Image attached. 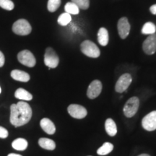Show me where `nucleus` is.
<instances>
[{
    "mask_svg": "<svg viewBox=\"0 0 156 156\" xmlns=\"http://www.w3.org/2000/svg\"><path fill=\"white\" fill-rule=\"evenodd\" d=\"M156 32V26L153 23L147 22L143 25L142 28V34L144 35L155 34Z\"/></svg>",
    "mask_w": 156,
    "mask_h": 156,
    "instance_id": "412c9836",
    "label": "nucleus"
},
{
    "mask_svg": "<svg viewBox=\"0 0 156 156\" xmlns=\"http://www.w3.org/2000/svg\"><path fill=\"white\" fill-rule=\"evenodd\" d=\"M142 126L145 130L149 132L156 129V111H153L142 119Z\"/></svg>",
    "mask_w": 156,
    "mask_h": 156,
    "instance_id": "6e6552de",
    "label": "nucleus"
},
{
    "mask_svg": "<svg viewBox=\"0 0 156 156\" xmlns=\"http://www.w3.org/2000/svg\"><path fill=\"white\" fill-rule=\"evenodd\" d=\"M12 30L15 34L20 36H27L30 34L32 28L28 21L25 19L17 20L12 25Z\"/></svg>",
    "mask_w": 156,
    "mask_h": 156,
    "instance_id": "20e7f679",
    "label": "nucleus"
},
{
    "mask_svg": "<svg viewBox=\"0 0 156 156\" xmlns=\"http://www.w3.org/2000/svg\"><path fill=\"white\" fill-rule=\"evenodd\" d=\"M61 5V0H48L47 8L48 10L51 12H54L56 11Z\"/></svg>",
    "mask_w": 156,
    "mask_h": 156,
    "instance_id": "b1692460",
    "label": "nucleus"
},
{
    "mask_svg": "<svg viewBox=\"0 0 156 156\" xmlns=\"http://www.w3.org/2000/svg\"><path fill=\"white\" fill-rule=\"evenodd\" d=\"M132 76L128 73H125L122 75L117 80L116 85H115V90L117 93H123L126 91L130 84L132 83Z\"/></svg>",
    "mask_w": 156,
    "mask_h": 156,
    "instance_id": "0eeeda50",
    "label": "nucleus"
},
{
    "mask_svg": "<svg viewBox=\"0 0 156 156\" xmlns=\"http://www.w3.org/2000/svg\"><path fill=\"white\" fill-rule=\"evenodd\" d=\"M2 92V89H1V87H0V93Z\"/></svg>",
    "mask_w": 156,
    "mask_h": 156,
    "instance_id": "2f4dec72",
    "label": "nucleus"
},
{
    "mask_svg": "<svg viewBox=\"0 0 156 156\" xmlns=\"http://www.w3.org/2000/svg\"><path fill=\"white\" fill-rule=\"evenodd\" d=\"M150 11H151L152 14L156 15V4L151 6V8H150Z\"/></svg>",
    "mask_w": 156,
    "mask_h": 156,
    "instance_id": "c85d7f7f",
    "label": "nucleus"
},
{
    "mask_svg": "<svg viewBox=\"0 0 156 156\" xmlns=\"http://www.w3.org/2000/svg\"><path fill=\"white\" fill-rule=\"evenodd\" d=\"M38 145L40 147L48 151H54L56 148V144L54 140L48 138H40L38 140Z\"/></svg>",
    "mask_w": 156,
    "mask_h": 156,
    "instance_id": "f3484780",
    "label": "nucleus"
},
{
    "mask_svg": "<svg viewBox=\"0 0 156 156\" xmlns=\"http://www.w3.org/2000/svg\"><path fill=\"white\" fill-rule=\"evenodd\" d=\"M108 32L105 28H101L98 33V41L101 46H106L108 44Z\"/></svg>",
    "mask_w": 156,
    "mask_h": 156,
    "instance_id": "2eb2a0df",
    "label": "nucleus"
},
{
    "mask_svg": "<svg viewBox=\"0 0 156 156\" xmlns=\"http://www.w3.org/2000/svg\"><path fill=\"white\" fill-rule=\"evenodd\" d=\"M32 117V109L28 103L20 101L10 106V123L16 127L26 124Z\"/></svg>",
    "mask_w": 156,
    "mask_h": 156,
    "instance_id": "f257e3e1",
    "label": "nucleus"
},
{
    "mask_svg": "<svg viewBox=\"0 0 156 156\" xmlns=\"http://www.w3.org/2000/svg\"><path fill=\"white\" fill-rule=\"evenodd\" d=\"M28 141L26 140L23 139V138H17L12 143V146L14 149L17 151H25L27 147H28Z\"/></svg>",
    "mask_w": 156,
    "mask_h": 156,
    "instance_id": "6ab92c4d",
    "label": "nucleus"
},
{
    "mask_svg": "<svg viewBox=\"0 0 156 156\" xmlns=\"http://www.w3.org/2000/svg\"><path fill=\"white\" fill-rule=\"evenodd\" d=\"M66 12L69 13V15H77L80 12V9L75 3L73 2H67L64 7Z\"/></svg>",
    "mask_w": 156,
    "mask_h": 156,
    "instance_id": "4be33fe9",
    "label": "nucleus"
},
{
    "mask_svg": "<svg viewBox=\"0 0 156 156\" xmlns=\"http://www.w3.org/2000/svg\"><path fill=\"white\" fill-rule=\"evenodd\" d=\"M15 96L16 98H18L20 100H23V101H29L33 99V95L23 88L17 89V90L15 91Z\"/></svg>",
    "mask_w": 156,
    "mask_h": 156,
    "instance_id": "a211bd4d",
    "label": "nucleus"
},
{
    "mask_svg": "<svg viewBox=\"0 0 156 156\" xmlns=\"http://www.w3.org/2000/svg\"><path fill=\"white\" fill-rule=\"evenodd\" d=\"M41 127L48 134H54L56 132L55 125L53 122L48 118H44L40 122Z\"/></svg>",
    "mask_w": 156,
    "mask_h": 156,
    "instance_id": "ddd939ff",
    "label": "nucleus"
},
{
    "mask_svg": "<svg viewBox=\"0 0 156 156\" xmlns=\"http://www.w3.org/2000/svg\"><path fill=\"white\" fill-rule=\"evenodd\" d=\"M105 129L109 136H114L117 133V126L116 123L112 119H108L105 122Z\"/></svg>",
    "mask_w": 156,
    "mask_h": 156,
    "instance_id": "dca6fc26",
    "label": "nucleus"
},
{
    "mask_svg": "<svg viewBox=\"0 0 156 156\" xmlns=\"http://www.w3.org/2000/svg\"><path fill=\"white\" fill-rule=\"evenodd\" d=\"M144 52L147 55H153L156 51V34L150 35L142 45Z\"/></svg>",
    "mask_w": 156,
    "mask_h": 156,
    "instance_id": "9d476101",
    "label": "nucleus"
},
{
    "mask_svg": "<svg viewBox=\"0 0 156 156\" xmlns=\"http://www.w3.org/2000/svg\"><path fill=\"white\" fill-rule=\"evenodd\" d=\"M17 59L23 65L28 67H34L36 64V58L30 51L23 50L17 54Z\"/></svg>",
    "mask_w": 156,
    "mask_h": 156,
    "instance_id": "423d86ee",
    "label": "nucleus"
},
{
    "mask_svg": "<svg viewBox=\"0 0 156 156\" xmlns=\"http://www.w3.org/2000/svg\"><path fill=\"white\" fill-rule=\"evenodd\" d=\"M5 56H4L3 53L2 51H0V67H3L4 64H5Z\"/></svg>",
    "mask_w": 156,
    "mask_h": 156,
    "instance_id": "cd10ccee",
    "label": "nucleus"
},
{
    "mask_svg": "<svg viewBox=\"0 0 156 156\" xmlns=\"http://www.w3.org/2000/svg\"><path fill=\"white\" fill-rule=\"evenodd\" d=\"M11 77L15 80L20 82H28L30 80V75L29 74L25 73L24 71H21L19 69H14L11 72Z\"/></svg>",
    "mask_w": 156,
    "mask_h": 156,
    "instance_id": "4468645a",
    "label": "nucleus"
},
{
    "mask_svg": "<svg viewBox=\"0 0 156 156\" xmlns=\"http://www.w3.org/2000/svg\"><path fill=\"white\" fill-rule=\"evenodd\" d=\"M89 156H90V155H89Z\"/></svg>",
    "mask_w": 156,
    "mask_h": 156,
    "instance_id": "473e14b6",
    "label": "nucleus"
},
{
    "mask_svg": "<svg viewBox=\"0 0 156 156\" xmlns=\"http://www.w3.org/2000/svg\"><path fill=\"white\" fill-rule=\"evenodd\" d=\"M0 7L6 10H12L14 9V3L11 0H0Z\"/></svg>",
    "mask_w": 156,
    "mask_h": 156,
    "instance_id": "393cba45",
    "label": "nucleus"
},
{
    "mask_svg": "<svg viewBox=\"0 0 156 156\" xmlns=\"http://www.w3.org/2000/svg\"><path fill=\"white\" fill-rule=\"evenodd\" d=\"M138 156H151V155H148V154H141V155H140Z\"/></svg>",
    "mask_w": 156,
    "mask_h": 156,
    "instance_id": "7c9ffc66",
    "label": "nucleus"
},
{
    "mask_svg": "<svg viewBox=\"0 0 156 156\" xmlns=\"http://www.w3.org/2000/svg\"><path fill=\"white\" fill-rule=\"evenodd\" d=\"M117 28H118V32L121 38L125 39L129 36L130 32V24L129 23L128 19L125 17L119 19L118 25H117Z\"/></svg>",
    "mask_w": 156,
    "mask_h": 156,
    "instance_id": "f8f14e48",
    "label": "nucleus"
},
{
    "mask_svg": "<svg viewBox=\"0 0 156 156\" xmlns=\"http://www.w3.org/2000/svg\"><path fill=\"white\" fill-rule=\"evenodd\" d=\"M102 91V83L100 80H95L90 84L87 88V95L89 98L94 99L101 94Z\"/></svg>",
    "mask_w": 156,
    "mask_h": 156,
    "instance_id": "9b49d317",
    "label": "nucleus"
},
{
    "mask_svg": "<svg viewBox=\"0 0 156 156\" xmlns=\"http://www.w3.org/2000/svg\"><path fill=\"white\" fill-rule=\"evenodd\" d=\"M140 106V100L137 97H132L126 101L123 112L127 118H131L136 114Z\"/></svg>",
    "mask_w": 156,
    "mask_h": 156,
    "instance_id": "7ed1b4c3",
    "label": "nucleus"
},
{
    "mask_svg": "<svg viewBox=\"0 0 156 156\" xmlns=\"http://www.w3.org/2000/svg\"><path fill=\"white\" fill-rule=\"evenodd\" d=\"M57 21H58V24L62 25V26L67 25L72 21L71 15H69V13L64 12V13H63V14H62L61 15H60L59 17H58Z\"/></svg>",
    "mask_w": 156,
    "mask_h": 156,
    "instance_id": "5701e85b",
    "label": "nucleus"
},
{
    "mask_svg": "<svg viewBox=\"0 0 156 156\" xmlns=\"http://www.w3.org/2000/svg\"><path fill=\"white\" fill-rule=\"evenodd\" d=\"M59 62V58L53 48L48 47L46 48L44 55V64L45 65L50 69L56 68Z\"/></svg>",
    "mask_w": 156,
    "mask_h": 156,
    "instance_id": "39448f33",
    "label": "nucleus"
},
{
    "mask_svg": "<svg viewBox=\"0 0 156 156\" xmlns=\"http://www.w3.org/2000/svg\"><path fill=\"white\" fill-rule=\"evenodd\" d=\"M81 51L90 58H98L101 55V51L98 47L94 43L89 40H85L81 44Z\"/></svg>",
    "mask_w": 156,
    "mask_h": 156,
    "instance_id": "f03ea898",
    "label": "nucleus"
},
{
    "mask_svg": "<svg viewBox=\"0 0 156 156\" xmlns=\"http://www.w3.org/2000/svg\"><path fill=\"white\" fill-rule=\"evenodd\" d=\"M7 136H8V131L5 128L0 126V138L5 139V138H7Z\"/></svg>",
    "mask_w": 156,
    "mask_h": 156,
    "instance_id": "bb28decb",
    "label": "nucleus"
},
{
    "mask_svg": "<svg viewBox=\"0 0 156 156\" xmlns=\"http://www.w3.org/2000/svg\"><path fill=\"white\" fill-rule=\"evenodd\" d=\"M7 156H22V155H18V154H15V153H10V154H9Z\"/></svg>",
    "mask_w": 156,
    "mask_h": 156,
    "instance_id": "c756f323",
    "label": "nucleus"
},
{
    "mask_svg": "<svg viewBox=\"0 0 156 156\" xmlns=\"http://www.w3.org/2000/svg\"><path fill=\"white\" fill-rule=\"evenodd\" d=\"M114 149V145L110 142H105L101 147L97 151L98 155H106L109 154Z\"/></svg>",
    "mask_w": 156,
    "mask_h": 156,
    "instance_id": "aec40b11",
    "label": "nucleus"
},
{
    "mask_svg": "<svg viewBox=\"0 0 156 156\" xmlns=\"http://www.w3.org/2000/svg\"><path fill=\"white\" fill-rule=\"evenodd\" d=\"M73 3H75L76 5L79 7V9H88L90 6L89 0H71Z\"/></svg>",
    "mask_w": 156,
    "mask_h": 156,
    "instance_id": "a878e982",
    "label": "nucleus"
},
{
    "mask_svg": "<svg viewBox=\"0 0 156 156\" xmlns=\"http://www.w3.org/2000/svg\"><path fill=\"white\" fill-rule=\"evenodd\" d=\"M67 111L70 116L73 117V118L77 119H81L85 118L87 114L86 108L83 106L78 104L69 105L67 108Z\"/></svg>",
    "mask_w": 156,
    "mask_h": 156,
    "instance_id": "1a4fd4ad",
    "label": "nucleus"
}]
</instances>
